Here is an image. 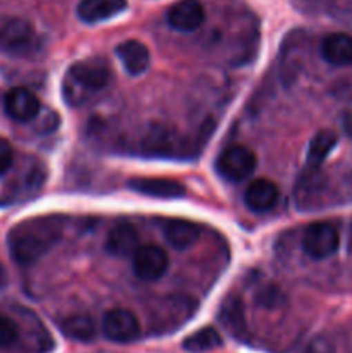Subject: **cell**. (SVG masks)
<instances>
[{"label":"cell","mask_w":352,"mask_h":353,"mask_svg":"<svg viewBox=\"0 0 352 353\" xmlns=\"http://www.w3.org/2000/svg\"><path fill=\"white\" fill-rule=\"evenodd\" d=\"M64 230L66 217L59 214L21 221L7 234L10 257L21 265L35 264L61 241Z\"/></svg>","instance_id":"obj_1"},{"label":"cell","mask_w":352,"mask_h":353,"mask_svg":"<svg viewBox=\"0 0 352 353\" xmlns=\"http://www.w3.org/2000/svg\"><path fill=\"white\" fill-rule=\"evenodd\" d=\"M110 78L113 71L104 59L92 57L75 62L62 81V97L71 107H79L106 88Z\"/></svg>","instance_id":"obj_2"},{"label":"cell","mask_w":352,"mask_h":353,"mask_svg":"<svg viewBox=\"0 0 352 353\" xmlns=\"http://www.w3.org/2000/svg\"><path fill=\"white\" fill-rule=\"evenodd\" d=\"M257 157L254 152L244 145H231L224 148L216 161V169L221 178L228 181H244L255 171Z\"/></svg>","instance_id":"obj_3"},{"label":"cell","mask_w":352,"mask_h":353,"mask_svg":"<svg viewBox=\"0 0 352 353\" xmlns=\"http://www.w3.org/2000/svg\"><path fill=\"white\" fill-rule=\"evenodd\" d=\"M37 47V33L31 23L9 17L0 24V50L12 55H26Z\"/></svg>","instance_id":"obj_4"},{"label":"cell","mask_w":352,"mask_h":353,"mask_svg":"<svg viewBox=\"0 0 352 353\" xmlns=\"http://www.w3.org/2000/svg\"><path fill=\"white\" fill-rule=\"evenodd\" d=\"M340 236L338 230L331 223H313L306 228L302 236V248L314 261L331 257L338 250Z\"/></svg>","instance_id":"obj_5"},{"label":"cell","mask_w":352,"mask_h":353,"mask_svg":"<svg viewBox=\"0 0 352 353\" xmlns=\"http://www.w3.org/2000/svg\"><path fill=\"white\" fill-rule=\"evenodd\" d=\"M131 265L137 278L144 281H155L168 271L169 259L157 245H140L131 255Z\"/></svg>","instance_id":"obj_6"},{"label":"cell","mask_w":352,"mask_h":353,"mask_svg":"<svg viewBox=\"0 0 352 353\" xmlns=\"http://www.w3.org/2000/svg\"><path fill=\"white\" fill-rule=\"evenodd\" d=\"M102 331L114 343H130L140 336V323L131 310L113 309L104 316Z\"/></svg>","instance_id":"obj_7"},{"label":"cell","mask_w":352,"mask_h":353,"mask_svg":"<svg viewBox=\"0 0 352 353\" xmlns=\"http://www.w3.org/2000/svg\"><path fill=\"white\" fill-rule=\"evenodd\" d=\"M3 110L16 123H28L40 112V100L31 90L16 86L6 93Z\"/></svg>","instance_id":"obj_8"},{"label":"cell","mask_w":352,"mask_h":353,"mask_svg":"<svg viewBox=\"0 0 352 353\" xmlns=\"http://www.w3.org/2000/svg\"><path fill=\"white\" fill-rule=\"evenodd\" d=\"M206 19V10L199 0H179L169 9L168 23L173 30L190 33L200 28Z\"/></svg>","instance_id":"obj_9"},{"label":"cell","mask_w":352,"mask_h":353,"mask_svg":"<svg viewBox=\"0 0 352 353\" xmlns=\"http://www.w3.org/2000/svg\"><path fill=\"white\" fill-rule=\"evenodd\" d=\"M128 188L154 199H182L186 195L185 186L171 178H135L128 181Z\"/></svg>","instance_id":"obj_10"},{"label":"cell","mask_w":352,"mask_h":353,"mask_svg":"<svg viewBox=\"0 0 352 353\" xmlns=\"http://www.w3.org/2000/svg\"><path fill=\"white\" fill-rule=\"evenodd\" d=\"M280 199V190L271 179L259 178L247 186L244 193V202L254 212H268L276 205Z\"/></svg>","instance_id":"obj_11"},{"label":"cell","mask_w":352,"mask_h":353,"mask_svg":"<svg viewBox=\"0 0 352 353\" xmlns=\"http://www.w3.org/2000/svg\"><path fill=\"white\" fill-rule=\"evenodd\" d=\"M140 247V234L130 223H119L110 230L106 240V250L114 257H128Z\"/></svg>","instance_id":"obj_12"},{"label":"cell","mask_w":352,"mask_h":353,"mask_svg":"<svg viewBox=\"0 0 352 353\" xmlns=\"http://www.w3.org/2000/svg\"><path fill=\"white\" fill-rule=\"evenodd\" d=\"M116 54L123 68L131 76L144 74L150 65V50L138 40H126L119 43Z\"/></svg>","instance_id":"obj_13"},{"label":"cell","mask_w":352,"mask_h":353,"mask_svg":"<svg viewBox=\"0 0 352 353\" xmlns=\"http://www.w3.org/2000/svg\"><path fill=\"white\" fill-rule=\"evenodd\" d=\"M166 240L176 250L192 247L200 236V226L186 219H164L161 223Z\"/></svg>","instance_id":"obj_14"},{"label":"cell","mask_w":352,"mask_h":353,"mask_svg":"<svg viewBox=\"0 0 352 353\" xmlns=\"http://www.w3.org/2000/svg\"><path fill=\"white\" fill-rule=\"evenodd\" d=\"M126 0H81L76 12L83 23L95 24L117 16L126 9Z\"/></svg>","instance_id":"obj_15"},{"label":"cell","mask_w":352,"mask_h":353,"mask_svg":"<svg viewBox=\"0 0 352 353\" xmlns=\"http://www.w3.org/2000/svg\"><path fill=\"white\" fill-rule=\"evenodd\" d=\"M219 321L224 330L235 336L237 340L244 341L247 338V321H245V310L240 299L235 295L228 296L219 309Z\"/></svg>","instance_id":"obj_16"},{"label":"cell","mask_w":352,"mask_h":353,"mask_svg":"<svg viewBox=\"0 0 352 353\" xmlns=\"http://www.w3.org/2000/svg\"><path fill=\"white\" fill-rule=\"evenodd\" d=\"M321 55L331 65L352 64V37L345 33H331L321 41Z\"/></svg>","instance_id":"obj_17"},{"label":"cell","mask_w":352,"mask_h":353,"mask_svg":"<svg viewBox=\"0 0 352 353\" xmlns=\"http://www.w3.org/2000/svg\"><path fill=\"white\" fill-rule=\"evenodd\" d=\"M145 150L154 155H175L176 154V133L166 126H152L141 140Z\"/></svg>","instance_id":"obj_18"},{"label":"cell","mask_w":352,"mask_h":353,"mask_svg":"<svg viewBox=\"0 0 352 353\" xmlns=\"http://www.w3.org/2000/svg\"><path fill=\"white\" fill-rule=\"evenodd\" d=\"M338 137L330 130H323L313 137L307 147V169H320L324 159L337 145Z\"/></svg>","instance_id":"obj_19"},{"label":"cell","mask_w":352,"mask_h":353,"mask_svg":"<svg viewBox=\"0 0 352 353\" xmlns=\"http://www.w3.org/2000/svg\"><path fill=\"white\" fill-rule=\"evenodd\" d=\"M61 331L69 340L81 341V343H88V341L95 340L97 336V327L92 317L79 316V314L62 321Z\"/></svg>","instance_id":"obj_20"},{"label":"cell","mask_w":352,"mask_h":353,"mask_svg":"<svg viewBox=\"0 0 352 353\" xmlns=\"http://www.w3.org/2000/svg\"><path fill=\"white\" fill-rule=\"evenodd\" d=\"M221 345H223L221 334L214 327H202V330L195 331L188 338H185L183 350L190 353H204L214 350V348L221 347Z\"/></svg>","instance_id":"obj_21"},{"label":"cell","mask_w":352,"mask_h":353,"mask_svg":"<svg viewBox=\"0 0 352 353\" xmlns=\"http://www.w3.org/2000/svg\"><path fill=\"white\" fill-rule=\"evenodd\" d=\"M17 340V326L12 319L0 316V348H6Z\"/></svg>","instance_id":"obj_22"},{"label":"cell","mask_w":352,"mask_h":353,"mask_svg":"<svg viewBox=\"0 0 352 353\" xmlns=\"http://www.w3.org/2000/svg\"><path fill=\"white\" fill-rule=\"evenodd\" d=\"M257 303L268 307V309H275V307L282 305L283 296H282V293L275 288V286H269V288H266L264 292L259 293Z\"/></svg>","instance_id":"obj_23"},{"label":"cell","mask_w":352,"mask_h":353,"mask_svg":"<svg viewBox=\"0 0 352 353\" xmlns=\"http://www.w3.org/2000/svg\"><path fill=\"white\" fill-rule=\"evenodd\" d=\"M12 161H14L12 147H10L9 141L0 138V176L6 174V172L9 171L10 165H12Z\"/></svg>","instance_id":"obj_24"},{"label":"cell","mask_w":352,"mask_h":353,"mask_svg":"<svg viewBox=\"0 0 352 353\" xmlns=\"http://www.w3.org/2000/svg\"><path fill=\"white\" fill-rule=\"evenodd\" d=\"M342 130L349 138H352V110H347L342 117Z\"/></svg>","instance_id":"obj_25"},{"label":"cell","mask_w":352,"mask_h":353,"mask_svg":"<svg viewBox=\"0 0 352 353\" xmlns=\"http://www.w3.org/2000/svg\"><path fill=\"white\" fill-rule=\"evenodd\" d=\"M3 283H6V271H3V268L0 265V288L3 286Z\"/></svg>","instance_id":"obj_26"},{"label":"cell","mask_w":352,"mask_h":353,"mask_svg":"<svg viewBox=\"0 0 352 353\" xmlns=\"http://www.w3.org/2000/svg\"><path fill=\"white\" fill-rule=\"evenodd\" d=\"M349 248L352 250V228H351V233H349Z\"/></svg>","instance_id":"obj_27"}]
</instances>
